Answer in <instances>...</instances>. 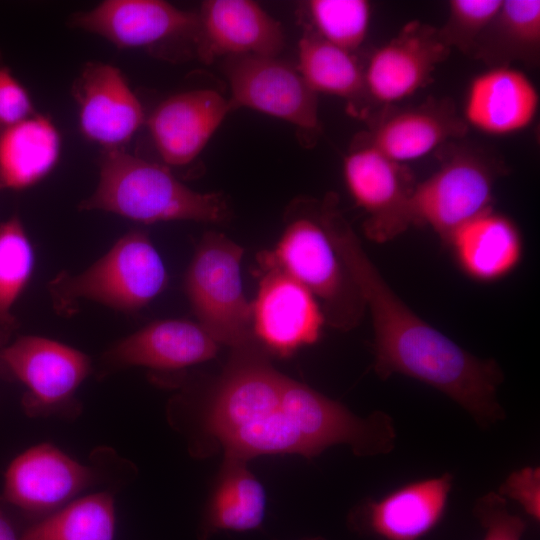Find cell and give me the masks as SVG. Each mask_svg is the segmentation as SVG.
Masks as SVG:
<instances>
[{
  "mask_svg": "<svg viewBox=\"0 0 540 540\" xmlns=\"http://www.w3.org/2000/svg\"><path fill=\"white\" fill-rule=\"evenodd\" d=\"M218 345L198 322L154 321L106 350L101 357L99 376L135 366L182 369L212 359Z\"/></svg>",
  "mask_w": 540,
  "mask_h": 540,
  "instance_id": "cell-20",
  "label": "cell"
},
{
  "mask_svg": "<svg viewBox=\"0 0 540 540\" xmlns=\"http://www.w3.org/2000/svg\"><path fill=\"white\" fill-rule=\"evenodd\" d=\"M14 330L0 327V350L9 343Z\"/></svg>",
  "mask_w": 540,
  "mask_h": 540,
  "instance_id": "cell-35",
  "label": "cell"
},
{
  "mask_svg": "<svg viewBox=\"0 0 540 540\" xmlns=\"http://www.w3.org/2000/svg\"><path fill=\"white\" fill-rule=\"evenodd\" d=\"M450 51L437 28L419 20L406 23L371 54L364 68L368 99L392 106L413 95L432 82L435 69Z\"/></svg>",
  "mask_w": 540,
  "mask_h": 540,
  "instance_id": "cell-13",
  "label": "cell"
},
{
  "mask_svg": "<svg viewBox=\"0 0 540 540\" xmlns=\"http://www.w3.org/2000/svg\"><path fill=\"white\" fill-rule=\"evenodd\" d=\"M447 244L461 269L481 282L508 275L520 262L523 249L517 225L493 208L460 226Z\"/></svg>",
  "mask_w": 540,
  "mask_h": 540,
  "instance_id": "cell-22",
  "label": "cell"
},
{
  "mask_svg": "<svg viewBox=\"0 0 540 540\" xmlns=\"http://www.w3.org/2000/svg\"><path fill=\"white\" fill-rule=\"evenodd\" d=\"M306 540H324L322 538H312V539H306Z\"/></svg>",
  "mask_w": 540,
  "mask_h": 540,
  "instance_id": "cell-36",
  "label": "cell"
},
{
  "mask_svg": "<svg viewBox=\"0 0 540 540\" xmlns=\"http://www.w3.org/2000/svg\"><path fill=\"white\" fill-rule=\"evenodd\" d=\"M538 108L539 93L523 71L494 66L469 83L462 118L481 133L507 136L529 127Z\"/></svg>",
  "mask_w": 540,
  "mask_h": 540,
  "instance_id": "cell-21",
  "label": "cell"
},
{
  "mask_svg": "<svg viewBox=\"0 0 540 540\" xmlns=\"http://www.w3.org/2000/svg\"><path fill=\"white\" fill-rule=\"evenodd\" d=\"M113 494L100 491L80 497L27 528L19 540H114Z\"/></svg>",
  "mask_w": 540,
  "mask_h": 540,
  "instance_id": "cell-27",
  "label": "cell"
},
{
  "mask_svg": "<svg viewBox=\"0 0 540 540\" xmlns=\"http://www.w3.org/2000/svg\"><path fill=\"white\" fill-rule=\"evenodd\" d=\"M260 264L259 289L252 304V330L270 353L281 357L315 343L325 318L316 298L280 268Z\"/></svg>",
  "mask_w": 540,
  "mask_h": 540,
  "instance_id": "cell-12",
  "label": "cell"
},
{
  "mask_svg": "<svg viewBox=\"0 0 540 540\" xmlns=\"http://www.w3.org/2000/svg\"><path fill=\"white\" fill-rule=\"evenodd\" d=\"M198 14L194 47L210 64L221 56L277 57L285 43L280 22L251 0H207Z\"/></svg>",
  "mask_w": 540,
  "mask_h": 540,
  "instance_id": "cell-18",
  "label": "cell"
},
{
  "mask_svg": "<svg viewBox=\"0 0 540 540\" xmlns=\"http://www.w3.org/2000/svg\"><path fill=\"white\" fill-rule=\"evenodd\" d=\"M258 262L280 268L307 288L329 325L349 330L362 318L364 300L324 226L320 200L296 201L276 247L262 252Z\"/></svg>",
  "mask_w": 540,
  "mask_h": 540,
  "instance_id": "cell-4",
  "label": "cell"
},
{
  "mask_svg": "<svg viewBox=\"0 0 540 540\" xmlns=\"http://www.w3.org/2000/svg\"><path fill=\"white\" fill-rule=\"evenodd\" d=\"M468 129L450 98L429 97L414 106H384L357 138L387 158L405 164L462 139Z\"/></svg>",
  "mask_w": 540,
  "mask_h": 540,
  "instance_id": "cell-14",
  "label": "cell"
},
{
  "mask_svg": "<svg viewBox=\"0 0 540 540\" xmlns=\"http://www.w3.org/2000/svg\"><path fill=\"white\" fill-rule=\"evenodd\" d=\"M20 535L12 520L0 506V540H19Z\"/></svg>",
  "mask_w": 540,
  "mask_h": 540,
  "instance_id": "cell-34",
  "label": "cell"
},
{
  "mask_svg": "<svg viewBox=\"0 0 540 540\" xmlns=\"http://www.w3.org/2000/svg\"><path fill=\"white\" fill-rule=\"evenodd\" d=\"M471 57L488 67L522 62L536 66L540 60V1L503 0L477 40Z\"/></svg>",
  "mask_w": 540,
  "mask_h": 540,
  "instance_id": "cell-25",
  "label": "cell"
},
{
  "mask_svg": "<svg viewBox=\"0 0 540 540\" xmlns=\"http://www.w3.org/2000/svg\"><path fill=\"white\" fill-rule=\"evenodd\" d=\"M72 94L81 133L105 150L121 149L145 122L140 100L122 72L110 64L87 63Z\"/></svg>",
  "mask_w": 540,
  "mask_h": 540,
  "instance_id": "cell-17",
  "label": "cell"
},
{
  "mask_svg": "<svg viewBox=\"0 0 540 540\" xmlns=\"http://www.w3.org/2000/svg\"><path fill=\"white\" fill-rule=\"evenodd\" d=\"M298 72L318 94L355 104L368 99L364 68L352 52L339 48L307 29L298 42Z\"/></svg>",
  "mask_w": 540,
  "mask_h": 540,
  "instance_id": "cell-26",
  "label": "cell"
},
{
  "mask_svg": "<svg viewBox=\"0 0 540 540\" xmlns=\"http://www.w3.org/2000/svg\"><path fill=\"white\" fill-rule=\"evenodd\" d=\"M168 274L149 236L131 230L78 274L60 272L48 283L57 314L70 316L79 302H97L126 314L140 311L167 286Z\"/></svg>",
  "mask_w": 540,
  "mask_h": 540,
  "instance_id": "cell-5",
  "label": "cell"
},
{
  "mask_svg": "<svg viewBox=\"0 0 540 540\" xmlns=\"http://www.w3.org/2000/svg\"><path fill=\"white\" fill-rule=\"evenodd\" d=\"M473 515L484 530L482 540H522L526 530V522L510 512L506 498L497 492L479 497Z\"/></svg>",
  "mask_w": 540,
  "mask_h": 540,
  "instance_id": "cell-31",
  "label": "cell"
},
{
  "mask_svg": "<svg viewBox=\"0 0 540 540\" xmlns=\"http://www.w3.org/2000/svg\"><path fill=\"white\" fill-rule=\"evenodd\" d=\"M201 424L221 443L225 457L244 461L273 454L312 458L337 444L350 446L357 456L384 455L397 438L389 414L359 417L277 371L256 337L232 348Z\"/></svg>",
  "mask_w": 540,
  "mask_h": 540,
  "instance_id": "cell-1",
  "label": "cell"
},
{
  "mask_svg": "<svg viewBox=\"0 0 540 540\" xmlns=\"http://www.w3.org/2000/svg\"><path fill=\"white\" fill-rule=\"evenodd\" d=\"M515 500L533 520L540 519L539 467H524L511 472L497 492Z\"/></svg>",
  "mask_w": 540,
  "mask_h": 540,
  "instance_id": "cell-33",
  "label": "cell"
},
{
  "mask_svg": "<svg viewBox=\"0 0 540 540\" xmlns=\"http://www.w3.org/2000/svg\"><path fill=\"white\" fill-rule=\"evenodd\" d=\"M321 217L346 269L369 308L374 330V371L383 380L401 374L444 393L476 424L488 429L506 414L497 391L504 380L494 359L466 351L414 313L391 289L328 193Z\"/></svg>",
  "mask_w": 540,
  "mask_h": 540,
  "instance_id": "cell-2",
  "label": "cell"
},
{
  "mask_svg": "<svg viewBox=\"0 0 540 540\" xmlns=\"http://www.w3.org/2000/svg\"><path fill=\"white\" fill-rule=\"evenodd\" d=\"M34 113L28 91L0 59V128L13 125Z\"/></svg>",
  "mask_w": 540,
  "mask_h": 540,
  "instance_id": "cell-32",
  "label": "cell"
},
{
  "mask_svg": "<svg viewBox=\"0 0 540 540\" xmlns=\"http://www.w3.org/2000/svg\"><path fill=\"white\" fill-rule=\"evenodd\" d=\"M231 111L217 91L194 89L163 100L146 123L165 165L180 167L197 158Z\"/></svg>",
  "mask_w": 540,
  "mask_h": 540,
  "instance_id": "cell-19",
  "label": "cell"
},
{
  "mask_svg": "<svg viewBox=\"0 0 540 540\" xmlns=\"http://www.w3.org/2000/svg\"><path fill=\"white\" fill-rule=\"evenodd\" d=\"M91 371L85 353L41 336H19L0 350V375L25 387L21 406L28 417L77 416L76 392Z\"/></svg>",
  "mask_w": 540,
  "mask_h": 540,
  "instance_id": "cell-9",
  "label": "cell"
},
{
  "mask_svg": "<svg viewBox=\"0 0 540 540\" xmlns=\"http://www.w3.org/2000/svg\"><path fill=\"white\" fill-rule=\"evenodd\" d=\"M79 209L109 212L143 224L217 223L229 214L221 193L197 192L177 179L168 166L122 149L104 150L98 184Z\"/></svg>",
  "mask_w": 540,
  "mask_h": 540,
  "instance_id": "cell-3",
  "label": "cell"
},
{
  "mask_svg": "<svg viewBox=\"0 0 540 540\" xmlns=\"http://www.w3.org/2000/svg\"><path fill=\"white\" fill-rule=\"evenodd\" d=\"M35 263L31 241L21 219L13 215L0 223V327L16 330L12 308L26 288Z\"/></svg>",
  "mask_w": 540,
  "mask_h": 540,
  "instance_id": "cell-28",
  "label": "cell"
},
{
  "mask_svg": "<svg viewBox=\"0 0 540 540\" xmlns=\"http://www.w3.org/2000/svg\"><path fill=\"white\" fill-rule=\"evenodd\" d=\"M246 463L225 457L201 523L204 539L218 531H252L263 523L266 493Z\"/></svg>",
  "mask_w": 540,
  "mask_h": 540,
  "instance_id": "cell-24",
  "label": "cell"
},
{
  "mask_svg": "<svg viewBox=\"0 0 540 540\" xmlns=\"http://www.w3.org/2000/svg\"><path fill=\"white\" fill-rule=\"evenodd\" d=\"M438 169L415 184L409 204L411 225L429 226L447 243L460 226L492 208L496 181L506 172L488 151L448 142L437 150Z\"/></svg>",
  "mask_w": 540,
  "mask_h": 540,
  "instance_id": "cell-6",
  "label": "cell"
},
{
  "mask_svg": "<svg viewBox=\"0 0 540 540\" xmlns=\"http://www.w3.org/2000/svg\"><path fill=\"white\" fill-rule=\"evenodd\" d=\"M445 472L367 498L350 514L351 526L374 540H423L442 521L453 486Z\"/></svg>",
  "mask_w": 540,
  "mask_h": 540,
  "instance_id": "cell-16",
  "label": "cell"
},
{
  "mask_svg": "<svg viewBox=\"0 0 540 540\" xmlns=\"http://www.w3.org/2000/svg\"><path fill=\"white\" fill-rule=\"evenodd\" d=\"M86 465L42 443L19 454L4 475L2 501L29 515H48L85 490L126 481L132 465L111 448H98Z\"/></svg>",
  "mask_w": 540,
  "mask_h": 540,
  "instance_id": "cell-7",
  "label": "cell"
},
{
  "mask_svg": "<svg viewBox=\"0 0 540 540\" xmlns=\"http://www.w3.org/2000/svg\"><path fill=\"white\" fill-rule=\"evenodd\" d=\"M243 248L222 233L200 240L185 276V292L198 323L218 343L238 347L254 337L252 305L245 298Z\"/></svg>",
  "mask_w": 540,
  "mask_h": 540,
  "instance_id": "cell-8",
  "label": "cell"
},
{
  "mask_svg": "<svg viewBox=\"0 0 540 540\" xmlns=\"http://www.w3.org/2000/svg\"><path fill=\"white\" fill-rule=\"evenodd\" d=\"M343 177L355 204L367 214V238L383 243L411 226L409 204L416 183L406 164L356 138L343 158Z\"/></svg>",
  "mask_w": 540,
  "mask_h": 540,
  "instance_id": "cell-11",
  "label": "cell"
},
{
  "mask_svg": "<svg viewBox=\"0 0 540 540\" xmlns=\"http://www.w3.org/2000/svg\"><path fill=\"white\" fill-rule=\"evenodd\" d=\"M62 139L53 121L38 113L0 128V190L30 188L57 165Z\"/></svg>",
  "mask_w": 540,
  "mask_h": 540,
  "instance_id": "cell-23",
  "label": "cell"
},
{
  "mask_svg": "<svg viewBox=\"0 0 540 540\" xmlns=\"http://www.w3.org/2000/svg\"><path fill=\"white\" fill-rule=\"evenodd\" d=\"M503 0H450L440 40L451 50L471 54L477 40L499 11Z\"/></svg>",
  "mask_w": 540,
  "mask_h": 540,
  "instance_id": "cell-30",
  "label": "cell"
},
{
  "mask_svg": "<svg viewBox=\"0 0 540 540\" xmlns=\"http://www.w3.org/2000/svg\"><path fill=\"white\" fill-rule=\"evenodd\" d=\"M71 23L119 48L154 49L180 38L194 45L198 14L162 0H106L74 14Z\"/></svg>",
  "mask_w": 540,
  "mask_h": 540,
  "instance_id": "cell-15",
  "label": "cell"
},
{
  "mask_svg": "<svg viewBox=\"0 0 540 540\" xmlns=\"http://www.w3.org/2000/svg\"><path fill=\"white\" fill-rule=\"evenodd\" d=\"M306 11L310 30L325 41L349 52L367 37L371 4L366 0H310Z\"/></svg>",
  "mask_w": 540,
  "mask_h": 540,
  "instance_id": "cell-29",
  "label": "cell"
},
{
  "mask_svg": "<svg viewBox=\"0 0 540 540\" xmlns=\"http://www.w3.org/2000/svg\"><path fill=\"white\" fill-rule=\"evenodd\" d=\"M224 72L229 82L231 109L248 108L296 126L306 137L321 132L318 95L298 70L277 57H227Z\"/></svg>",
  "mask_w": 540,
  "mask_h": 540,
  "instance_id": "cell-10",
  "label": "cell"
}]
</instances>
